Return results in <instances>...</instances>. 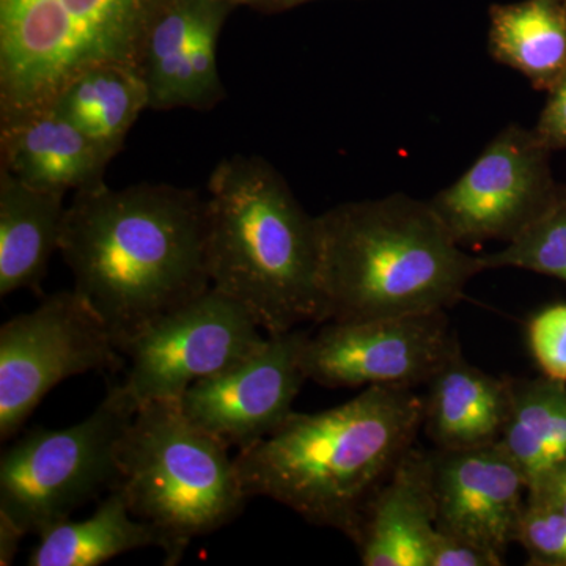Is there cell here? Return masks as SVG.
I'll return each mask as SVG.
<instances>
[{
    "label": "cell",
    "mask_w": 566,
    "mask_h": 566,
    "mask_svg": "<svg viewBox=\"0 0 566 566\" xmlns=\"http://www.w3.org/2000/svg\"><path fill=\"white\" fill-rule=\"evenodd\" d=\"M59 252L120 349L210 289L207 199L169 182L81 189L66 207Z\"/></svg>",
    "instance_id": "1"
},
{
    "label": "cell",
    "mask_w": 566,
    "mask_h": 566,
    "mask_svg": "<svg viewBox=\"0 0 566 566\" xmlns=\"http://www.w3.org/2000/svg\"><path fill=\"white\" fill-rule=\"evenodd\" d=\"M423 398L365 387L326 411H293L273 434L234 457L245 495L289 506L314 526L352 536L368 499L415 446Z\"/></svg>",
    "instance_id": "2"
},
{
    "label": "cell",
    "mask_w": 566,
    "mask_h": 566,
    "mask_svg": "<svg viewBox=\"0 0 566 566\" xmlns=\"http://www.w3.org/2000/svg\"><path fill=\"white\" fill-rule=\"evenodd\" d=\"M322 322L447 312L483 273L428 200L394 192L316 216Z\"/></svg>",
    "instance_id": "3"
},
{
    "label": "cell",
    "mask_w": 566,
    "mask_h": 566,
    "mask_svg": "<svg viewBox=\"0 0 566 566\" xmlns=\"http://www.w3.org/2000/svg\"><path fill=\"white\" fill-rule=\"evenodd\" d=\"M211 286L243 305L268 335L322 322L316 216L259 155H232L207 185Z\"/></svg>",
    "instance_id": "4"
},
{
    "label": "cell",
    "mask_w": 566,
    "mask_h": 566,
    "mask_svg": "<svg viewBox=\"0 0 566 566\" xmlns=\"http://www.w3.org/2000/svg\"><path fill=\"white\" fill-rule=\"evenodd\" d=\"M114 490L158 534L169 566L193 539L232 524L249 501L229 447L193 424L177 400L137 408L118 449Z\"/></svg>",
    "instance_id": "5"
},
{
    "label": "cell",
    "mask_w": 566,
    "mask_h": 566,
    "mask_svg": "<svg viewBox=\"0 0 566 566\" xmlns=\"http://www.w3.org/2000/svg\"><path fill=\"white\" fill-rule=\"evenodd\" d=\"M172 2L0 0V122L50 106L91 66L140 71L148 35Z\"/></svg>",
    "instance_id": "6"
},
{
    "label": "cell",
    "mask_w": 566,
    "mask_h": 566,
    "mask_svg": "<svg viewBox=\"0 0 566 566\" xmlns=\"http://www.w3.org/2000/svg\"><path fill=\"white\" fill-rule=\"evenodd\" d=\"M136 411L122 382L82 422L21 436L0 460V513L25 535L39 536L111 493L118 482L122 438Z\"/></svg>",
    "instance_id": "7"
},
{
    "label": "cell",
    "mask_w": 566,
    "mask_h": 566,
    "mask_svg": "<svg viewBox=\"0 0 566 566\" xmlns=\"http://www.w3.org/2000/svg\"><path fill=\"white\" fill-rule=\"evenodd\" d=\"M120 349L76 290L44 297L0 327V439L13 438L43 398L73 376L114 370Z\"/></svg>",
    "instance_id": "8"
},
{
    "label": "cell",
    "mask_w": 566,
    "mask_h": 566,
    "mask_svg": "<svg viewBox=\"0 0 566 566\" xmlns=\"http://www.w3.org/2000/svg\"><path fill=\"white\" fill-rule=\"evenodd\" d=\"M266 338L243 305L210 286L122 346V356L129 363L123 386L137 408L151 401H178L193 382L243 363Z\"/></svg>",
    "instance_id": "9"
},
{
    "label": "cell",
    "mask_w": 566,
    "mask_h": 566,
    "mask_svg": "<svg viewBox=\"0 0 566 566\" xmlns=\"http://www.w3.org/2000/svg\"><path fill=\"white\" fill-rule=\"evenodd\" d=\"M551 151L534 129L505 126L460 178L428 202L461 248L510 243L558 191Z\"/></svg>",
    "instance_id": "10"
},
{
    "label": "cell",
    "mask_w": 566,
    "mask_h": 566,
    "mask_svg": "<svg viewBox=\"0 0 566 566\" xmlns=\"http://www.w3.org/2000/svg\"><path fill=\"white\" fill-rule=\"evenodd\" d=\"M461 349L447 312L323 323L305 335L301 367L324 387L424 386Z\"/></svg>",
    "instance_id": "11"
},
{
    "label": "cell",
    "mask_w": 566,
    "mask_h": 566,
    "mask_svg": "<svg viewBox=\"0 0 566 566\" xmlns=\"http://www.w3.org/2000/svg\"><path fill=\"white\" fill-rule=\"evenodd\" d=\"M308 331L268 335L259 352L181 395L182 415L222 444L243 450L273 434L293 412L304 381L301 346Z\"/></svg>",
    "instance_id": "12"
},
{
    "label": "cell",
    "mask_w": 566,
    "mask_h": 566,
    "mask_svg": "<svg viewBox=\"0 0 566 566\" xmlns=\"http://www.w3.org/2000/svg\"><path fill=\"white\" fill-rule=\"evenodd\" d=\"M436 527L505 557L527 506V480L504 447L431 450Z\"/></svg>",
    "instance_id": "13"
},
{
    "label": "cell",
    "mask_w": 566,
    "mask_h": 566,
    "mask_svg": "<svg viewBox=\"0 0 566 566\" xmlns=\"http://www.w3.org/2000/svg\"><path fill=\"white\" fill-rule=\"evenodd\" d=\"M436 532L431 453L412 446L368 499L349 539L365 566H430Z\"/></svg>",
    "instance_id": "14"
},
{
    "label": "cell",
    "mask_w": 566,
    "mask_h": 566,
    "mask_svg": "<svg viewBox=\"0 0 566 566\" xmlns=\"http://www.w3.org/2000/svg\"><path fill=\"white\" fill-rule=\"evenodd\" d=\"M112 159L52 106L0 122V169L33 188L65 196L92 188Z\"/></svg>",
    "instance_id": "15"
},
{
    "label": "cell",
    "mask_w": 566,
    "mask_h": 566,
    "mask_svg": "<svg viewBox=\"0 0 566 566\" xmlns=\"http://www.w3.org/2000/svg\"><path fill=\"white\" fill-rule=\"evenodd\" d=\"M422 428L436 450H465L501 439L510 378H497L453 353L424 385Z\"/></svg>",
    "instance_id": "16"
},
{
    "label": "cell",
    "mask_w": 566,
    "mask_h": 566,
    "mask_svg": "<svg viewBox=\"0 0 566 566\" xmlns=\"http://www.w3.org/2000/svg\"><path fill=\"white\" fill-rule=\"evenodd\" d=\"M65 193L33 188L0 169V296L39 290L59 252Z\"/></svg>",
    "instance_id": "17"
},
{
    "label": "cell",
    "mask_w": 566,
    "mask_h": 566,
    "mask_svg": "<svg viewBox=\"0 0 566 566\" xmlns=\"http://www.w3.org/2000/svg\"><path fill=\"white\" fill-rule=\"evenodd\" d=\"M50 106L115 158L142 112L150 109V95L140 71L102 63L71 77Z\"/></svg>",
    "instance_id": "18"
},
{
    "label": "cell",
    "mask_w": 566,
    "mask_h": 566,
    "mask_svg": "<svg viewBox=\"0 0 566 566\" xmlns=\"http://www.w3.org/2000/svg\"><path fill=\"white\" fill-rule=\"evenodd\" d=\"M491 57L549 92L566 71L565 0H521L490 9Z\"/></svg>",
    "instance_id": "19"
},
{
    "label": "cell",
    "mask_w": 566,
    "mask_h": 566,
    "mask_svg": "<svg viewBox=\"0 0 566 566\" xmlns=\"http://www.w3.org/2000/svg\"><path fill=\"white\" fill-rule=\"evenodd\" d=\"M144 547L161 549V539L150 526L133 516L120 491L112 490L92 516L81 521L70 517L41 532L28 564L98 566Z\"/></svg>",
    "instance_id": "20"
},
{
    "label": "cell",
    "mask_w": 566,
    "mask_h": 566,
    "mask_svg": "<svg viewBox=\"0 0 566 566\" xmlns=\"http://www.w3.org/2000/svg\"><path fill=\"white\" fill-rule=\"evenodd\" d=\"M499 444L527 480V490L566 461V385L556 379L510 378V406Z\"/></svg>",
    "instance_id": "21"
},
{
    "label": "cell",
    "mask_w": 566,
    "mask_h": 566,
    "mask_svg": "<svg viewBox=\"0 0 566 566\" xmlns=\"http://www.w3.org/2000/svg\"><path fill=\"white\" fill-rule=\"evenodd\" d=\"M196 10L197 0H174L148 35L140 73L151 111L180 109L181 77Z\"/></svg>",
    "instance_id": "22"
},
{
    "label": "cell",
    "mask_w": 566,
    "mask_h": 566,
    "mask_svg": "<svg viewBox=\"0 0 566 566\" xmlns=\"http://www.w3.org/2000/svg\"><path fill=\"white\" fill-rule=\"evenodd\" d=\"M233 0H197L196 18L181 77L180 109L210 111L226 99L218 44Z\"/></svg>",
    "instance_id": "23"
},
{
    "label": "cell",
    "mask_w": 566,
    "mask_h": 566,
    "mask_svg": "<svg viewBox=\"0 0 566 566\" xmlns=\"http://www.w3.org/2000/svg\"><path fill=\"white\" fill-rule=\"evenodd\" d=\"M482 271L512 270L549 275L566 285V186L531 226L499 251L476 255Z\"/></svg>",
    "instance_id": "24"
},
{
    "label": "cell",
    "mask_w": 566,
    "mask_h": 566,
    "mask_svg": "<svg viewBox=\"0 0 566 566\" xmlns=\"http://www.w3.org/2000/svg\"><path fill=\"white\" fill-rule=\"evenodd\" d=\"M526 338L542 375L566 385V303L536 311L526 324Z\"/></svg>",
    "instance_id": "25"
},
{
    "label": "cell",
    "mask_w": 566,
    "mask_h": 566,
    "mask_svg": "<svg viewBox=\"0 0 566 566\" xmlns=\"http://www.w3.org/2000/svg\"><path fill=\"white\" fill-rule=\"evenodd\" d=\"M516 543L526 551L528 565L566 566V517L527 504Z\"/></svg>",
    "instance_id": "26"
},
{
    "label": "cell",
    "mask_w": 566,
    "mask_h": 566,
    "mask_svg": "<svg viewBox=\"0 0 566 566\" xmlns=\"http://www.w3.org/2000/svg\"><path fill=\"white\" fill-rule=\"evenodd\" d=\"M505 557L461 536L436 532L430 566H502Z\"/></svg>",
    "instance_id": "27"
},
{
    "label": "cell",
    "mask_w": 566,
    "mask_h": 566,
    "mask_svg": "<svg viewBox=\"0 0 566 566\" xmlns=\"http://www.w3.org/2000/svg\"><path fill=\"white\" fill-rule=\"evenodd\" d=\"M534 132L551 151L566 150V71L547 92V99Z\"/></svg>",
    "instance_id": "28"
},
{
    "label": "cell",
    "mask_w": 566,
    "mask_h": 566,
    "mask_svg": "<svg viewBox=\"0 0 566 566\" xmlns=\"http://www.w3.org/2000/svg\"><path fill=\"white\" fill-rule=\"evenodd\" d=\"M527 504L553 510L566 517V461L551 468L528 486Z\"/></svg>",
    "instance_id": "29"
},
{
    "label": "cell",
    "mask_w": 566,
    "mask_h": 566,
    "mask_svg": "<svg viewBox=\"0 0 566 566\" xmlns=\"http://www.w3.org/2000/svg\"><path fill=\"white\" fill-rule=\"evenodd\" d=\"M24 536L28 535L9 516L0 513V565L9 566L13 564Z\"/></svg>",
    "instance_id": "30"
},
{
    "label": "cell",
    "mask_w": 566,
    "mask_h": 566,
    "mask_svg": "<svg viewBox=\"0 0 566 566\" xmlns=\"http://www.w3.org/2000/svg\"><path fill=\"white\" fill-rule=\"evenodd\" d=\"M237 7L262 11V13H282V11L296 9L314 0H233Z\"/></svg>",
    "instance_id": "31"
},
{
    "label": "cell",
    "mask_w": 566,
    "mask_h": 566,
    "mask_svg": "<svg viewBox=\"0 0 566 566\" xmlns=\"http://www.w3.org/2000/svg\"><path fill=\"white\" fill-rule=\"evenodd\" d=\"M565 2H566V0H565Z\"/></svg>",
    "instance_id": "32"
}]
</instances>
